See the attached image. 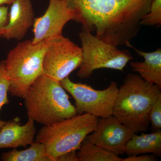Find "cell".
Here are the masks:
<instances>
[{
  "label": "cell",
  "instance_id": "14",
  "mask_svg": "<svg viewBox=\"0 0 161 161\" xmlns=\"http://www.w3.org/2000/svg\"><path fill=\"white\" fill-rule=\"evenodd\" d=\"M125 153L128 156L142 154L161 155V130L151 133H142L140 135L134 133L127 143Z\"/></svg>",
  "mask_w": 161,
  "mask_h": 161
},
{
  "label": "cell",
  "instance_id": "3",
  "mask_svg": "<svg viewBox=\"0 0 161 161\" xmlns=\"http://www.w3.org/2000/svg\"><path fill=\"white\" fill-rule=\"evenodd\" d=\"M23 99L28 117L43 126L77 115L60 81L43 74L32 84Z\"/></svg>",
  "mask_w": 161,
  "mask_h": 161
},
{
  "label": "cell",
  "instance_id": "12",
  "mask_svg": "<svg viewBox=\"0 0 161 161\" xmlns=\"http://www.w3.org/2000/svg\"><path fill=\"white\" fill-rule=\"evenodd\" d=\"M28 118L23 125L16 119L6 122L0 130V149L26 148L34 142L36 133L35 121L32 119Z\"/></svg>",
  "mask_w": 161,
  "mask_h": 161
},
{
  "label": "cell",
  "instance_id": "23",
  "mask_svg": "<svg viewBox=\"0 0 161 161\" xmlns=\"http://www.w3.org/2000/svg\"><path fill=\"white\" fill-rule=\"evenodd\" d=\"M16 0H0V6L11 5Z\"/></svg>",
  "mask_w": 161,
  "mask_h": 161
},
{
  "label": "cell",
  "instance_id": "19",
  "mask_svg": "<svg viewBox=\"0 0 161 161\" xmlns=\"http://www.w3.org/2000/svg\"><path fill=\"white\" fill-rule=\"evenodd\" d=\"M148 119L152 132L158 131L161 129V95L153 105L148 114Z\"/></svg>",
  "mask_w": 161,
  "mask_h": 161
},
{
  "label": "cell",
  "instance_id": "9",
  "mask_svg": "<svg viewBox=\"0 0 161 161\" xmlns=\"http://www.w3.org/2000/svg\"><path fill=\"white\" fill-rule=\"evenodd\" d=\"M74 10L66 0H49L44 14L35 18L33 25V43L63 35L64 27L70 21H75Z\"/></svg>",
  "mask_w": 161,
  "mask_h": 161
},
{
  "label": "cell",
  "instance_id": "10",
  "mask_svg": "<svg viewBox=\"0 0 161 161\" xmlns=\"http://www.w3.org/2000/svg\"><path fill=\"white\" fill-rule=\"evenodd\" d=\"M134 133L112 115L98 119L96 129L85 139L119 156L125 153L127 143Z\"/></svg>",
  "mask_w": 161,
  "mask_h": 161
},
{
  "label": "cell",
  "instance_id": "5",
  "mask_svg": "<svg viewBox=\"0 0 161 161\" xmlns=\"http://www.w3.org/2000/svg\"><path fill=\"white\" fill-rule=\"evenodd\" d=\"M98 118L90 114H77L49 126H43L36 142L43 143L53 161L65 153L79 150L89 134L96 129Z\"/></svg>",
  "mask_w": 161,
  "mask_h": 161
},
{
  "label": "cell",
  "instance_id": "22",
  "mask_svg": "<svg viewBox=\"0 0 161 161\" xmlns=\"http://www.w3.org/2000/svg\"><path fill=\"white\" fill-rule=\"evenodd\" d=\"M56 161H79L77 150H73L61 154Z\"/></svg>",
  "mask_w": 161,
  "mask_h": 161
},
{
  "label": "cell",
  "instance_id": "17",
  "mask_svg": "<svg viewBox=\"0 0 161 161\" xmlns=\"http://www.w3.org/2000/svg\"><path fill=\"white\" fill-rule=\"evenodd\" d=\"M141 24L142 26H161V0H153L150 10L142 18Z\"/></svg>",
  "mask_w": 161,
  "mask_h": 161
},
{
  "label": "cell",
  "instance_id": "20",
  "mask_svg": "<svg viewBox=\"0 0 161 161\" xmlns=\"http://www.w3.org/2000/svg\"><path fill=\"white\" fill-rule=\"evenodd\" d=\"M9 12L7 6H0V39L3 37L4 30L8 23Z\"/></svg>",
  "mask_w": 161,
  "mask_h": 161
},
{
  "label": "cell",
  "instance_id": "1",
  "mask_svg": "<svg viewBox=\"0 0 161 161\" xmlns=\"http://www.w3.org/2000/svg\"><path fill=\"white\" fill-rule=\"evenodd\" d=\"M82 29L116 47L136 36L153 0H66Z\"/></svg>",
  "mask_w": 161,
  "mask_h": 161
},
{
  "label": "cell",
  "instance_id": "16",
  "mask_svg": "<svg viewBox=\"0 0 161 161\" xmlns=\"http://www.w3.org/2000/svg\"><path fill=\"white\" fill-rule=\"evenodd\" d=\"M79 161H123V158L85 139L77 152Z\"/></svg>",
  "mask_w": 161,
  "mask_h": 161
},
{
  "label": "cell",
  "instance_id": "13",
  "mask_svg": "<svg viewBox=\"0 0 161 161\" xmlns=\"http://www.w3.org/2000/svg\"><path fill=\"white\" fill-rule=\"evenodd\" d=\"M134 50L137 55L142 57V62L131 61L130 65L133 71L138 73L144 80L161 88V48L147 53L139 50L128 43L125 45Z\"/></svg>",
  "mask_w": 161,
  "mask_h": 161
},
{
  "label": "cell",
  "instance_id": "6",
  "mask_svg": "<svg viewBox=\"0 0 161 161\" xmlns=\"http://www.w3.org/2000/svg\"><path fill=\"white\" fill-rule=\"evenodd\" d=\"M81 42L82 61L77 75L81 79L89 78L93 72L101 69L123 71L128 62L133 59L127 50L100 40L90 31L82 29L79 33Z\"/></svg>",
  "mask_w": 161,
  "mask_h": 161
},
{
  "label": "cell",
  "instance_id": "18",
  "mask_svg": "<svg viewBox=\"0 0 161 161\" xmlns=\"http://www.w3.org/2000/svg\"><path fill=\"white\" fill-rule=\"evenodd\" d=\"M9 86V81L5 72L4 60H2L0 61V112L3 106L9 103L8 97ZM6 123L0 119V130Z\"/></svg>",
  "mask_w": 161,
  "mask_h": 161
},
{
  "label": "cell",
  "instance_id": "11",
  "mask_svg": "<svg viewBox=\"0 0 161 161\" xmlns=\"http://www.w3.org/2000/svg\"><path fill=\"white\" fill-rule=\"evenodd\" d=\"M11 5L8 23L3 38L7 40H21L34 23L31 0H16Z\"/></svg>",
  "mask_w": 161,
  "mask_h": 161
},
{
  "label": "cell",
  "instance_id": "21",
  "mask_svg": "<svg viewBox=\"0 0 161 161\" xmlns=\"http://www.w3.org/2000/svg\"><path fill=\"white\" fill-rule=\"evenodd\" d=\"M158 160L157 156L153 154L131 156L123 158V161H156Z\"/></svg>",
  "mask_w": 161,
  "mask_h": 161
},
{
  "label": "cell",
  "instance_id": "8",
  "mask_svg": "<svg viewBox=\"0 0 161 161\" xmlns=\"http://www.w3.org/2000/svg\"><path fill=\"white\" fill-rule=\"evenodd\" d=\"M82 61L81 47L63 35L50 39L43 61V73L60 81L79 68Z\"/></svg>",
  "mask_w": 161,
  "mask_h": 161
},
{
  "label": "cell",
  "instance_id": "7",
  "mask_svg": "<svg viewBox=\"0 0 161 161\" xmlns=\"http://www.w3.org/2000/svg\"><path fill=\"white\" fill-rule=\"evenodd\" d=\"M60 85L75 100L77 114L87 113L98 118L112 115L118 93V85L111 81L105 89L97 90L85 84L75 83L68 77L60 81Z\"/></svg>",
  "mask_w": 161,
  "mask_h": 161
},
{
  "label": "cell",
  "instance_id": "15",
  "mask_svg": "<svg viewBox=\"0 0 161 161\" xmlns=\"http://www.w3.org/2000/svg\"><path fill=\"white\" fill-rule=\"evenodd\" d=\"M3 161H53L43 143L35 141L27 149L18 150L13 149L2 153Z\"/></svg>",
  "mask_w": 161,
  "mask_h": 161
},
{
  "label": "cell",
  "instance_id": "4",
  "mask_svg": "<svg viewBox=\"0 0 161 161\" xmlns=\"http://www.w3.org/2000/svg\"><path fill=\"white\" fill-rule=\"evenodd\" d=\"M50 39L37 43L31 40L18 43L4 60L12 96L24 98L36 79L43 75V61Z\"/></svg>",
  "mask_w": 161,
  "mask_h": 161
},
{
  "label": "cell",
  "instance_id": "2",
  "mask_svg": "<svg viewBox=\"0 0 161 161\" xmlns=\"http://www.w3.org/2000/svg\"><path fill=\"white\" fill-rule=\"evenodd\" d=\"M161 90L137 74H128L118 88L112 115L134 133L147 131L148 114Z\"/></svg>",
  "mask_w": 161,
  "mask_h": 161
}]
</instances>
